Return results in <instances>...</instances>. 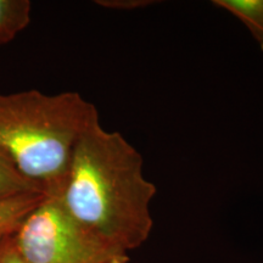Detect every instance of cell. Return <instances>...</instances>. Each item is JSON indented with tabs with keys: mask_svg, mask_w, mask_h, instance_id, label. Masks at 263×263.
Listing matches in <instances>:
<instances>
[{
	"mask_svg": "<svg viewBox=\"0 0 263 263\" xmlns=\"http://www.w3.org/2000/svg\"><path fill=\"white\" fill-rule=\"evenodd\" d=\"M97 121V107L76 91L0 93V157L45 196L60 197L76 144Z\"/></svg>",
	"mask_w": 263,
	"mask_h": 263,
	"instance_id": "7a4b0ae2",
	"label": "cell"
},
{
	"mask_svg": "<svg viewBox=\"0 0 263 263\" xmlns=\"http://www.w3.org/2000/svg\"><path fill=\"white\" fill-rule=\"evenodd\" d=\"M26 263H128L129 255L68 212L60 197L42 200L11 234Z\"/></svg>",
	"mask_w": 263,
	"mask_h": 263,
	"instance_id": "3957f363",
	"label": "cell"
},
{
	"mask_svg": "<svg viewBox=\"0 0 263 263\" xmlns=\"http://www.w3.org/2000/svg\"><path fill=\"white\" fill-rule=\"evenodd\" d=\"M29 0H0V47L12 42L31 24Z\"/></svg>",
	"mask_w": 263,
	"mask_h": 263,
	"instance_id": "277c9868",
	"label": "cell"
},
{
	"mask_svg": "<svg viewBox=\"0 0 263 263\" xmlns=\"http://www.w3.org/2000/svg\"><path fill=\"white\" fill-rule=\"evenodd\" d=\"M97 4L108 9L132 10L141 8V6H147L153 4V2H147V0H100V2H97Z\"/></svg>",
	"mask_w": 263,
	"mask_h": 263,
	"instance_id": "ba28073f",
	"label": "cell"
},
{
	"mask_svg": "<svg viewBox=\"0 0 263 263\" xmlns=\"http://www.w3.org/2000/svg\"><path fill=\"white\" fill-rule=\"evenodd\" d=\"M213 4L240 20L263 51V0H215Z\"/></svg>",
	"mask_w": 263,
	"mask_h": 263,
	"instance_id": "5b68a950",
	"label": "cell"
},
{
	"mask_svg": "<svg viewBox=\"0 0 263 263\" xmlns=\"http://www.w3.org/2000/svg\"><path fill=\"white\" fill-rule=\"evenodd\" d=\"M31 195L44 194L34 183L25 178L11 164L0 157V202Z\"/></svg>",
	"mask_w": 263,
	"mask_h": 263,
	"instance_id": "8992f818",
	"label": "cell"
},
{
	"mask_svg": "<svg viewBox=\"0 0 263 263\" xmlns=\"http://www.w3.org/2000/svg\"><path fill=\"white\" fill-rule=\"evenodd\" d=\"M156 192L144 176L139 151L97 121L76 144L60 200L78 222L129 252L149 239Z\"/></svg>",
	"mask_w": 263,
	"mask_h": 263,
	"instance_id": "6da1fadb",
	"label": "cell"
},
{
	"mask_svg": "<svg viewBox=\"0 0 263 263\" xmlns=\"http://www.w3.org/2000/svg\"><path fill=\"white\" fill-rule=\"evenodd\" d=\"M2 263H26L24 259L17 255V252L15 251L14 248H12L11 234L9 235L8 241H6L4 254H3V258H2Z\"/></svg>",
	"mask_w": 263,
	"mask_h": 263,
	"instance_id": "9c48e42d",
	"label": "cell"
},
{
	"mask_svg": "<svg viewBox=\"0 0 263 263\" xmlns=\"http://www.w3.org/2000/svg\"><path fill=\"white\" fill-rule=\"evenodd\" d=\"M44 197V195H31L0 202V236L12 234L25 217Z\"/></svg>",
	"mask_w": 263,
	"mask_h": 263,
	"instance_id": "52a82bcc",
	"label": "cell"
}]
</instances>
